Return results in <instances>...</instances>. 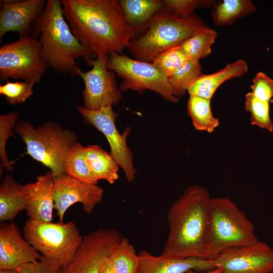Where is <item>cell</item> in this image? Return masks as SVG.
<instances>
[{"instance_id":"obj_1","label":"cell","mask_w":273,"mask_h":273,"mask_svg":"<svg viewBox=\"0 0 273 273\" xmlns=\"http://www.w3.org/2000/svg\"><path fill=\"white\" fill-rule=\"evenodd\" d=\"M63 12L80 42L98 57L121 54L135 33L116 0H63Z\"/></svg>"},{"instance_id":"obj_2","label":"cell","mask_w":273,"mask_h":273,"mask_svg":"<svg viewBox=\"0 0 273 273\" xmlns=\"http://www.w3.org/2000/svg\"><path fill=\"white\" fill-rule=\"evenodd\" d=\"M211 197L207 189L189 186L169 207L168 233L162 256L205 259V241Z\"/></svg>"},{"instance_id":"obj_3","label":"cell","mask_w":273,"mask_h":273,"mask_svg":"<svg viewBox=\"0 0 273 273\" xmlns=\"http://www.w3.org/2000/svg\"><path fill=\"white\" fill-rule=\"evenodd\" d=\"M35 35H38L43 59L60 73H73L78 67L76 60L85 61L98 56L82 44L73 33L64 16L61 2L48 0L45 8L34 23Z\"/></svg>"},{"instance_id":"obj_4","label":"cell","mask_w":273,"mask_h":273,"mask_svg":"<svg viewBox=\"0 0 273 273\" xmlns=\"http://www.w3.org/2000/svg\"><path fill=\"white\" fill-rule=\"evenodd\" d=\"M260 241L252 222L226 197L211 198L205 241V259L215 260L224 251Z\"/></svg>"},{"instance_id":"obj_5","label":"cell","mask_w":273,"mask_h":273,"mask_svg":"<svg viewBox=\"0 0 273 273\" xmlns=\"http://www.w3.org/2000/svg\"><path fill=\"white\" fill-rule=\"evenodd\" d=\"M206 27L196 16L181 18L164 9L152 18L144 34L132 39L127 48L134 59L152 62L163 52L180 46Z\"/></svg>"},{"instance_id":"obj_6","label":"cell","mask_w":273,"mask_h":273,"mask_svg":"<svg viewBox=\"0 0 273 273\" xmlns=\"http://www.w3.org/2000/svg\"><path fill=\"white\" fill-rule=\"evenodd\" d=\"M15 129L26 144L27 154L49 168L55 178L66 173L68 154L78 143L74 131L53 122L34 128L23 120L18 121Z\"/></svg>"},{"instance_id":"obj_7","label":"cell","mask_w":273,"mask_h":273,"mask_svg":"<svg viewBox=\"0 0 273 273\" xmlns=\"http://www.w3.org/2000/svg\"><path fill=\"white\" fill-rule=\"evenodd\" d=\"M23 235L43 257L56 261L62 267L72 261L83 239L72 221L54 223L29 218L24 224Z\"/></svg>"},{"instance_id":"obj_8","label":"cell","mask_w":273,"mask_h":273,"mask_svg":"<svg viewBox=\"0 0 273 273\" xmlns=\"http://www.w3.org/2000/svg\"><path fill=\"white\" fill-rule=\"evenodd\" d=\"M107 68L122 78L119 87L121 90H132L142 94L149 90L157 93L167 101L175 103L179 100L173 95L167 77L152 62L114 53L109 56Z\"/></svg>"},{"instance_id":"obj_9","label":"cell","mask_w":273,"mask_h":273,"mask_svg":"<svg viewBox=\"0 0 273 273\" xmlns=\"http://www.w3.org/2000/svg\"><path fill=\"white\" fill-rule=\"evenodd\" d=\"M40 53V43L35 36L20 37L0 48V78L39 82L48 67Z\"/></svg>"},{"instance_id":"obj_10","label":"cell","mask_w":273,"mask_h":273,"mask_svg":"<svg viewBox=\"0 0 273 273\" xmlns=\"http://www.w3.org/2000/svg\"><path fill=\"white\" fill-rule=\"evenodd\" d=\"M109 55L85 61L92 68L83 72L78 66L73 75L80 77L84 84L82 90L83 107L90 110L115 105L121 99V89L117 86L115 73L107 68Z\"/></svg>"},{"instance_id":"obj_11","label":"cell","mask_w":273,"mask_h":273,"mask_svg":"<svg viewBox=\"0 0 273 273\" xmlns=\"http://www.w3.org/2000/svg\"><path fill=\"white\" fill-rule=\"evenodd\" d=\"M77 110L85 123L94 126L106 137L110 147V154L123 170L127 180L132 182L136 171L132 153L127 144L130 128L127 127L122 134L119 132L115 124L117 114L112 106L96 111L79 106Z\"/></svg>"},{"instance_id":"obj_12","label":"cell","mask_w":273,"mask_h":273,"mask_svg":"<svg viewBox=\"0 0 273 273\" xmlns=\"http://www.w3.org/2000/svg\"><path fill=\"white\" fill-rule=\"evenodd\" d=\"M123 237L117 230L102 228L83 236L73 260L62 267L61 273H99Z\"/></svg>"},{"instance_id":"obj_13","label":"cell","mask_w":273,"mask_h":273,"mask_svg":"<svg viewBox=\"0 0 273 273\" xmlns=\"http://www.w3.org/2000/svg\"><path fill=\"white\" fill-rule=\"evenodd\" d=\"M214 262L222 273H272L273 249L259 241L234 247L221 253Z\"/></svg>"},{"instance_id":"obj_14","label":"cell","mask_w":273,"mask_h":273,"mask_svg":"<svg viewBox=\"0 0 273 273\" xmlns=\"http://www.w3.org/2000/svg\"><path fill=\"white\" fill-rule=\"evenodd\" d=\"M103 189L97 185L85 183L63 174L55 178L54 184V209L59 222L63 223L68 209L76 203L82 205L85 213H91L101 202Z\"/></svg>"},{"instance_id":"obj_15","label":"cell","mask_w":273,"mask_h":273,"mask_svg":"<svg viewBox=\"0 0 273 273\" xmlns=\"http://www.w3.org/2000/svg\"><path fill=\"white\" fill-rule=\"evenodd\" d=\"M46 4L44 0L2 1L0 39L9 32H17L20 37L29 35Z\"/></svg>"},{"instance_id":"obj_16","label":"cell","mask_w":273,"mask_h":273,"mask_svg":"<svg viewBox=\"0 0 273 273\" xmlns=\"http://www.w3.org/2000/svg\"><path fill=\"white\" fill-rule=\"evenodd\" d=\"M42 256L21 235L13 222L0 224V270L16 269Z\"/></svg>"},{"instance_id":"obj_17","label":"cell","mask_w":273,"mask_h":273,"mask_svg":"<svg viewBox=\"0 0 273 273\" xmlns=\"http://www.w3.org/2000/svg\"><path fill=\"white\" fill-rule=\"evenodd\" d=\"M55 179L50 170L44 175L38 176L34 183L23 185L27 201L25 210L29 218L52 222Z\"/></svg>"},{"instance_id":"obj_18","label":"cell","mask_w":273,"mask_h":273,"mask_svg":"<svg viewBox=\"0 0 273 273\" xmlns=\"http://www.w3.org/2000/svg\"><path fill=\"white\" fill-rule=\"evenodd\" d=\"M138 253L139 273H186L191 270L205 272L216 268L214 260L201 258L155 256L145 250Z\"/></svg>"},{"instance_id":"obj_19","label":"cell","mask_w":273,"mask_h":273,"mask_svg":"<svg viewBox=\"0 0 273 273\" xmlns=\"http://www.w3.org/2000/svg\"><path fill=\"white\" fill-rule=\"evenodd\" d=\"M246 62L242 59L228 64L222 69L210 74H202L188 89L190 96L211 99L219 86L227 80L241 76L248 71Z\"/></svg>"},{"instance_id":"obj_20","label":"cell","mask_w":273,"mask_h":273,"mask_svg":"<svg viewBox=\"0 0 273 273\" xmlns=\"http://www.w3.org/2000/svg\"><path fill=\"white\" fill-rule=\"evenodd\" d=\"M27 205L24 187L10 174L3 178L0 186V221L12 220Z\"/></svg>"},{"instance_id":"obj_21","label":"cell","mask_w":273,"mask_h":273,"mask_svg":"<svg viewBox=\"0 0 273 273\" xmlns=\"http://www.w3.org/2000/svg\"><path fill=\"white\" fill-rule=\"evenodd\" d=\"M128 24L135 32L145 29L152 18L165 9L160 0L118 1Z\"/></svg>"},{"instance_id":"obj_22","label":"cell","mask_w":273,"mask_h":273,"mask_svg":"<svg viewBox=\"0 0 273 273\" xmlns=\"http://www.w3.org/2000/svg\"><path fill=\"white\" fill-rule=\"evenodd\" d=\"M85 150L88 164L97 179L113 184L119 177V166L110 153L96 145H88Z\"/></svg>"},{"instance_id":"obj_23","label":"cell","mask_w":273,"mask_h":273,"mask_svg":"<svg viewBox=\"0 0 273 273\" xmlns=\"http://www.w3.org/2000/svg\"><path fill=\"white\" fill-rule=\"evenodd\" d=\"M212 6L213 23L218 26L230 25L237 19L256 11L250 0H223L215 2Z\"/></svg>"},{"instance_id":"obj_24","label":"cell","mask_w":273,"mask_h":273,"mask_svg":"<svg viewBox=\"0 0 273 273\" xmlns=\"http://www.w3.org/2000/svg\"><path fill=\"white\" fill-rule=\"evenodd\" d=\"M210 103V100L190 96L187 103L188 114L196 129L211 133L219 126V119L213 115Z\"/></svg>"},{"instance_id":"obj_25","label":"cell","mask_w":273,"mask_h":273,"mask_svg":"<svg viewBox=\"0 0 273 273\" xmlns=\"http://www.w3.org/2000/svg\"><path fill=\"white\" fill-rule=\"evenodd\" d=\"M109 258L113 273H139V253L127 238L123 237Z\"/></svg>"},{"instance_id":"obj_26","label":"cell","mask_w":273,"mask_h":273,"mask_svg":"<svg viewBox=\"0 0 273 273\" xmlns=\"http://www.w3.org/2000/svg\"><path fill=\"white\" fill-rule=\"evenodd\" d=\"M85 148L78 142L73 146L66 160V173L85 183L97 185L98 180L88 164Z\"/></svg>"},{"instance_id":"obj_27","label":"cell","mask_w":273,"mask_h":273,"mask_svg":"<svg viewBox=\"0 0 273 273\" xmlns=\"http://www.w3.org/2000/svg\"><path fill=\"white\" fill-rule=\"evenodd\" d=\"M217 37V32L207 27L190 37L179 46L189 60L199 61L211 54V46Z\"/></svg>"},{"instance_id":"obj_28","label":"cell","mask_w":273,"mask_h":273,"mask_svg":"<svg viewBox=\"0 0 273 273\" xmlns=\"http://www.w3.org/2000/svg\"><path fill=\"white\" fill-rule=\"evenodd\" d=\"M199 61L188 60L176 71L167 77L173 95L179 98L183 97L190 86L203 74Z\"/></svg>"},{"instance_id":"obj_29","label":"cell","mask_w":273,"mask_h":273,"mask_svg":"<svg viewBox=\"0 0 273 273\" xmlns=\"http://www.w3.org/2000/svg\"><path fill=\"white\" fill-rule=\"evenodd\" d=\"M269 104L256 98L251 92L245 95V108L251 115V124L272 132L273 123L270 117Z\"/></svg>"},{"instance_id":"obj_30","label":"cell","mask_w":273,"mask_h":273,"mask_svg":"<svg viewBox=\"0 0 273 273\" xmlns=\"http://www.w3.org/2000/svg\"><path fill=\"white\" fill-rule=\"evenodd\" d=\"M188 60L179 46L163 52L152 63L168 77Z\"/></svg>"},{"instance_id":"obj_31","label":"cell","mask_w":273,"mask_h":273,"mask_svg":"<svg viewBox=\"0 0 273 273\" xmlns=\"http://www.w3.org/2000/svg\"><path fill=\"white\" fill-rule=\"evenodd\" d=\"M35 83L32 81L7 80L5 84L0 85V94L11 105L22 104L33 94L32 88Z\"/></svg>"},{"instance_id":"obj_32","label":"cell","mask_w":273,"mask_h":273,"mask_svg":"<svg viewBox=\"0 0 273 273\" xmlns=\"http://www.w3.org/2000/svg\"><path fill=\"white\" fill-rule=\"evenodd\" d=\"M19 114L13 112L0 116V158L1 166L7 171L13 170L12 163L9 161L6 151V144L8 139L13 133V129L15 127L19 120Z\"/></svg>"},{"instance_id":"obj_33","label":"cell","mask_w":273,"mask_h":273,"mask_svg":"<svg viewBox=\"0 0 273 273\" xmlns=\"http://www.w3.org/2000/svg\"><path fill=\"white\" fill-rule=\"evenodd\" d=\"M165 9L176 17L185 18L193 15L199 8H209L215 1L211 0H163Z\"/></svg>"},{"instance_id":"obj_34","label":"cell","mask_w":273,"mask_h":273,"mask_svg":"<svg viewBox=\"0 0 273 273\" xmlns=\"http://www.w3.org/2000/svg\"><path fill=\"white\" fill-rule=\"evenodd\" d=\"M252 94L257 99L269 103L273 97V80L262 72H258L253 79Z\"/></svg>"},{"instance_id":"obj_35","label":"cell","mask_w":273,"mask_h":273,"mask_svg":"<svg viewBox=\"0 0 273 273\" xmlns=\"http://www.w3.org/2000/svg\"><path fill=\"white\" fill-rule=\"evenodd\" d=\"M62 266L56 261L44 257L17 268L20 273H61Z\"/></svg>"},{"instance_id":"obj_36","label":"cell","mask_w":273,"mask_h":273,"mask_svg":"<svg viewBox=\"0 0 273 273\" xmlns=\"http://www.w3.org/2000/svg\"><path fill=\"white\" fill-rule=\"evenodd\" d=\"M99 273H113L109 258H107L101 267Z\"/></svg>"},{"instance_id":"obj_37","label":"cell","mask_w":273,"mask_h":273,"mask_svg":"<svg viewBox=\"0 0 273 273\" xmlns=\"http://www.w3.org/2000/svg\"><path fill=\"white\" fill-rule=\"evenodd\" d=\"M186 273H198V272H197V271H196L191 270ZM202 273H222V270L220 268L217 267L212 270L203 272Z\"/></svg>"},{"instance_id":"obj_38","label":"cell","mask_w":273,"mask_h":273,"mask_svg":"<svg viewBox=\"0 0 273 273\" xmlns=\"http://www.w3.org/2000/svg\"><path fill=\"white\" fill-rule=\"evenodd\" d=\"M0 273H20L16 269L0 270Z\"/></svg>"}]
</instances>
